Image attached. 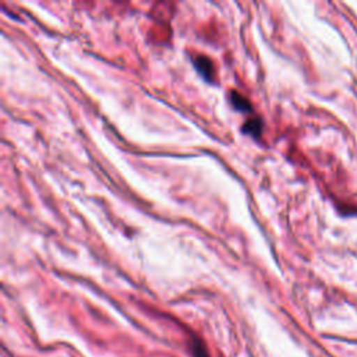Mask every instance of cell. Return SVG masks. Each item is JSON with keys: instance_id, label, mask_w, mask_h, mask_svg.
I'll return each instance as SVG.
<instances>
[{"instance_id": "6da1fadb", "label": "cell", "mask_w": 357, "mask_h": 357, "mask_svg": "<svg viewBox=\"0 0 357 357\" xmlns=\"http://www.w3.org/2000/svg\"><path fill=\"white\" fill-rule=\"evenodd\" d=\"M194 64H195V68L201 73V75L205 78V79H213V66H212V61L205 57V56H198L195 60H194Z\"/></svg>"}, {"instance_id": "7a4b0ae2", "label": "cell", "mask_w": 357, "mask_h": 357, "mask_svg": "<svg viewBox=\"0 0 357 357\" xmlns=\"http://www.w3.org/2000/svg\"><path fill=\"white\" fill-rule=\"evenodd\" d=\"M230 100H231V105H233L237 110L248 112V110L251 109L250 102H248L243 95H240L237 91H231V93H230Z\"/></svg>"}, {"instance_id": "3957f363", "label": "cell", "mask_w": 357, "mask_h": 357, "mask_svg": "<svg viewBox=\"0 0 357 357\" xmlns=\"http://www.w3.org/2000/svg\"><path fill=\"white\" fill-rule=\"evenodd\" d=\"M261 130H262V121L259 117H251L245 121L244 127H243V131H245L247 134H251L254 137L259 135L261 134Z\"/></svg>"}, {"instance_id": "277c9868", "label": "cell", "mask_w": 357, "mask_h": 357, "mask_svg": "<svg viewBox=\"0 0 357 357\" xmlns=\"http://www.w3.org/2000/svg\"><path fill=\"white\" fill-rule=\"evenodd\" d=\"M192 354H194V357H209L204 343L197 339L192 342Z\"/></svg>"}]
</instances>
